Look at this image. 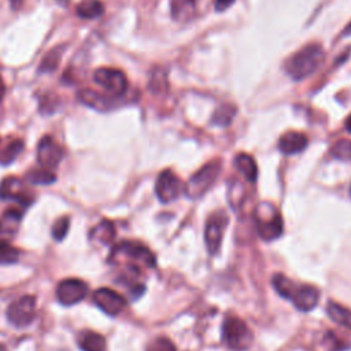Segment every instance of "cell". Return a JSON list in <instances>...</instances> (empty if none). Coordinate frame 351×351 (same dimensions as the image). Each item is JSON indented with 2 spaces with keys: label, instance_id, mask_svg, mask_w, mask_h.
I'll list each match as a JSON object with an SVG mask.
<instances>
[{
  "label": "cell",
  "instance_id": "f546056e",
  "mask_svg": "<svg viewBox=\"0 0 351 351\" xmlns=\"http://www.w3.org/2000/svg\"><path fill=\"white\" fill-rule=\"evenodd\" d=\"M145 351H177V350L173 341L169 340L167 337H156L148 344Z\"/></svg>",
  "mask_w": 351,
  "mask_h": 351
},
{
  "label": "cell",
  "instance_id": "603a6c76",
  "mask_svg": "<svg viewBox=\"0 0 351 351\" xmlns=\"http://www.w3.org/2000/svg\"><path fill=\"white\" fill-rule=\"evenodd\" d=\"M115 236V229L112 222L104 219L90 232V237L96 239L101 244H110Z\"/></svg>",
  "mask_w": 351,
  "mask_h": 351
},
{
  "label": "cell",
  "instance_id": "1f68e13d",
  "mask_svg": "<svg viewBox=\"0 0 351 351\" xmlns=\"http://www.w3.org/2000/svg\"><path fill=\"white\" fill-rule=\"evenodd\" d=\"M234 3V0H215L214 1V7L217 11H225L226 8H229L232 4Z\"/></svg>",
  "mask_w": 351,
  "mask_h": 351
},
{
  "label": "cell",
  "instance_id": "cb8c5ba5",
  "mask_svg": "<svg viewBox=\"0 0 351 351\" xmlns=\"http://www.w3.org/2000/svg\"><path fill=\"white\" fill-rule=\"evenodd\" d=\"M234 115H236V107L234 106L222 104L214 111L213 118H211V123H214L217 126H221V128L228 126L232 122Z\"/></svg>",
  "mask_w": 351,
  "mask_h": 351
},
{
  "label": "cell",
  "instance_id": "7402d4cb",
  "mask_svg": "<svg viewBox=\"0 0 351 351\" xmlns=\"http://www.w3.org/2000/svg\"><path fill=\"white\" fill-rule=\"evenodd\" d=\"M104 11V5L99 0H82L77 5V15L84 19L99 18Z\"/></svg>",
  "mask_w": 351,
  "mask_h": 351
},
{
  "label": "cell",
  "instance_id": "e0dca14e",
  "mask_svg": "<svg viewBox=\"0 0 351 351\" xmlns=\"http://www.w3.org/2000/svg\"><path fill=\"white\" fill-rule=\"evenodd\" d=\"M196 11V0H170L171 18L177 22L189 21Z\"/></svg>",
  "mask_w": 351,
  "mask_h": 351
},
{
  "label": "cell",
  "instance_id": "4316f807",
  "mask_svg": "<svg viewBox=\"0 0 351 351\" xmlns=\"http://www.w3.org/2000/svg\"><path fill=\"white\" fill-rule=\"evenodd\" d=\"M26 178L33 184H52L56 176L48 169H34L26 174Z\"/></svg>",
  "mask_w": 351,
  "mask_h": 351
},
{
  "label": "cell",
  "instance_id": "d4e9b609",
  "mask_svg": "<svg viewBox=\"0 0 351 351\" xmlns=\"http://www.w3.org/2000/svg\"><path fill=\"white\" fill-rule=\"evenodd\" d=\"M63 49H64L63 45L51 49V51L43 58V60H41V63H40V66H38V71H41V73H51V71H53V70L58 67V64H59V60H60V58H62Z\"/></svg>",
  "mask_w": 351,
  "mask_h": 351
},
{
  "label": "cell",
  "instance_id": "d6a6232c",
  "mask_svg": "<svg viewBox=\"0 0 351 351\" xmlns=\"http://www.w3.org/2000/svg\"><path fill=\"white\" fill-rule=\"evenodd\" d=\"M4 93H5V85H4V81L0 78V101H1V99L4 96Z\"/></svg>",
  "mask_w": 351,
  "mask_h": 351
},
{
  "label": "cell",
  "instance_id": "3957f363",
  "mask_svg": "<svg viewBox=\"0 0 351 351\" xmlns=\"http://www.w3.org/2000/svg\"><path fill=\"white\" fill-rule=\"evenodd\" d=\"M108 258L111 263L126 262L132 270L155 266L154 254L145 245L136 241H122L117 244Z\"/></svg>",
  "mask_w": 351,
  "mask_h": 351
},
{
  "label": "cell",
  "instance_id": "277c9868",
  "mask_svg": "<svg viewBox=\"0 0 351 351\" xmlns=\"http://www.w3.org/2000/svg\"><path fill=\"white\" fill-rule=\"evenodd\" d=\"M222 339L230 350L244 351L250 348L254 336L243 319L229 315L222 324Z\"/></svg>",
  "mask_w": 351,
  "mask_h": 351
},
{
  "label": "cell",
  "instance_id": "d6986e66",
  "mask_svg": "<svg viewBox=\"0 0 351 351\" xmlns=\"http://www.w3.org/2000/svg\"><path fill=\"white\" fill-rule=\"evenodd\" d=\"M234 166L236 169L243 174V177L250 181V182H255L256 177H258V167L256 163L254 160V158L248 154H239L234 158Z\"/></svg>",
  "mask_w": 351,
  "mask_h": 351
},
{
  "label": "cell",
  "instance_id": "8992f818",
  "mask_svg": "<svg viewBox=\"0 0 351 351\" xmlns=\"http://www.w3.org/2000/svg\"><path fill=\"white\" fill-rule=\"evenodd\" d=\"M221 171L219 160H213L204 165L200 170H197L185 185V192L189 197L202 196L217 180Z\"/></svg>",
  "mask_w": 351,
  "mask_h": 351
},
{
  "label": "cell",
  "instance_id": "f1b7e54d",
  "mask_svg": "<svg viewBox=\"0 0 351 351\" xmlns=\"http://www.w3.org/2000/svg\"><path fill=\"white\" fill-rule=\"evenodd\" d=\"M19 251L5 240H0V265H8L18 261Z\"/></svg>",
  "mask_w": 351,
  "mask_h": 351
},
{
  "label": "cell",
  "instance_id": "8fae6325",
  "mask_svg": "<svg viewBox=\"0 0 351 351\" xmlns=\"http://www.w3.org/2000/svg\"><path fill=\"white\" fill-rule=\"evenodd\" d=\"M62 158V147L51 136H44L37 147V160L41 165V167L52 170L60 163Z\"/></svg>",
  "mask_w": 351,
  "mask_h": 351
},
{
  "label": "cell",
  "instance_id": "9c48e42d",
  "mask_svg": "<svg viewBox=\"0 0 351 351\" xmlns=\"http://www.w3.org/2000/svg\"><path fill=\"white\" fill-rule=\"evenodd\" d=\"M182 188L184 186L181 180L171 170H163L158 176L155 184L156 196L162 203H170L176 200L182 193Z\"/></svg>",
  "mask_w": 351,
  "mask_h": 351
},
{
  "label": "cell",
  "instance_id": "5b68a950",
  "mask_svg": "<svg viewBox=\"0 0 351 351\" xmlns=\"http://www.w3.org/2000/svg\"><path fill=\"white\" fill-rule=\"evenodd\" d=\"M258 233L263 240H274L282 233V218L270 203H262L255 214Z\"/></svg>",
  "mask_w": 351,
  "mask_h": 351
},
{
  "label": "cell",
  "instance_id": "4dcf8cb0",
  "mask_svg": "<svg viewBox=\"0 0 351 351\" xmlns=\"http://www.w3.org/2000/svg\"><path fill=\"white\" fill-rule=\"evenodd\" d=\"M69 225H70V218H69V217H62V218H59V219L53 223V226H52V237H53L55 240L60 241V240L66 236V233H67V230H69Z\"/></svg>",
  "mask_w": 351,
  "mask_h": 351
},
{
  "label": "cell",
  "instance_id": "7c38bea8",
  "mask_svg": "<svg viewBox=\"0 0 351 351\" xmlns=\"http://www.w3.org/2000/svg\"><path fill=\"white\" fill-rule=\"evenodd\" d=\"M95 304L108 315H118L126 307V300L110 288H99L93 293Z\"/></svg>",
  "mask_w": 351,
  "mask_h": 351
},
{
  "label": "cell",
  "instance_id": "836d02e7",
  "mask_svg": "<svg viewBox=\"0 0 351 351\" xmlns=\"http://www.w3.org/2000/svg\"><path fill=\"white\" fill-rule=\"evenodd\" d=\"M344 37L346 36H351V21H350V23L344 27V30H343V33H341Z\"/></svg>",
  "mask_w": 351,
  "mask_h": 351
},
{
  "label": "cell",
  "instance_id": "ffe728a7",
  "mask_svg": "<svg viewBox=\"0 0 351 351\" xmlns=\"http://www.w3.org/2000/svg\"><path fill=\"white\" fill-rule=\"evenodd\" d=\"M22 213L16 208H8L4 211L1 219H0V233L1 234H14L21 223Z\"/></svg>",
  "mask_w": 351,
  "mask_h": 351
},
{
  "label": "cell",
  "instance_id": "52a82bcc",
  "mask_svg": "<svg viewBox=\"0 0 351 351\" xmlns=\"http://www.w3.org/2000/svg\"><path fill=\"white\" fill-rule=\"evenodd\" d=\"M93 81L101 86L108 96L121 97L128 90V80L126 75L118 69L101 67L93 73Z\"/></svg>",
  "mask_w": 351,
  "mask_h": 351
},
{
  "label": "cell",
  "instance_id": "484cf974",
  "mask_svg": "<svg viewBox=\"0 0 351 351\" xmlns=\"http://www.w3.org/2000/svg\"><path fill=\"white\" fill-rule=\"evenodd\" d=\"M23 143L21 140H14L8 143L1 151H0V165H10L15 160V158L22 152Z\"/></svg>",
  "mask_w": 351,
  "mask_h": 351
},
{
  "label": "cell",
  "instance_id": "7a4b0ae2",
  "mask_svg": "<svg viewBox=\"0 0 351 351\" xmlns=\"http://www.w3.org/2000/svg\"><path fill=\"white\" fill-rule=\"evenodd\" d=\"M271 282L277 293L289 299L300 311H310L318 303L319 292L313 285L296 284L284 274H274Z\"/></svg>",
  "mask_w": 351,
  "mask_h": 351
},
{
  "label": "cell",
  "instance_id": "6da1fadb",
  "mask_svg": "<svg viewBox=\"0 0 351 351\" xmlns=\"http://www.w3.org/2000/svg\"><path fill=\"white\" fill-rule=\"evenodd\" d=\"M324 59V48L319 44H308L284 62V70L292 80L302 81L314 74Z\"/></svg>",
  "mask_w": 351,
  "mask_h": 351
},
{
  "label": "cell",
  "instance_id": "5bb4252c",
  "mask_svg": "<svg viewBox=\"0 0 351 351\" xmlns=\"http://www.w3.org/2000/svg\"><path fill=\"white\" fill-rule=\"evenodd\" d=\"M0 197L4 200H16L21 204H29L32 197L27 195L23 182L16 177H7L0 184Z\"/></svg>",
  "mask_w": 351,
  "mask_h": 351
},
{
  "label": "cell",
  "instance_id": "ba28073f",
  "mask_svg": "<svg viewBox=\"0 0 351 351\" xmlns=\"http://www.w3.org/2000/svg\"><path fill=\"white\" fill-rule=\"evenodd\" d=\"M36 317V298L32 295L22 296L12 302L7 308V319L16 328L32 324Z\"/></svg>",
  "mask_w": 351,
  "mask_h": 351
},
{
  "label": "cell",
  "instance_id": "83f0119b",
  "mask_svg": "<svg viewBox=\"0 0 351 351\" xmlns=\"http://www.w3.org/2000/svg\"><path fill=\"white\" fill-rule=\"evenodd\" d=\"M332 156L340 160H351V140H339L330 148Z\"/></svg>",
  "mask_w": 351,
  "mask_h": 351
},
{
  "label": "cell",
  "instance_id": "2e32d148",
  "mask_svg": "<svg viewBox=\"0 0 351 351\" xmlns=\"http://www.w3.org/2000/svg\"><path fill=\"white\" fill-rule=\"evenodd\" d=\"M78 97L80 100L88 106V107H92L95 110H100V111H104V110H110L118 97H112V96H104L101 93H97L95 90H90V89H84L78 93Z\"/></svg>",
  "mask_w": 351,
  "mask_h": 351
},
{
  "label": "cell",
  "instance_id": "e575fe53",
  "mask_svg": "<svg viewBox=\"0 0 351 351\" xmlns=\"http://www.w3.org/2000/svg\"><path fill=\"white\" fill-rule=\"evenodd\" d=\"M346 129H347L348 133H351V114H350V117L346 121Z\"/></svg>",
  "mask_w": 351,
  "mask_h": 351
},
{
  "label": "cell",
  "instance_id": "9a60e30c",
  "mask_svg": "<svg viewBox=\"0 0 351 351\" xmlns=\"http://www.w3.org/2000/svg\"><path fill=\"white\" fill-rule=\"evenodd\" d=\"M308 144L307 137L300 132H287L278 140V148L282 154L293 155L302 152Z\"/></svg>",
  "mask_w": 351,
  "mask_h": 351
},
{
  "label": "cell",
  "instance_id": "4fadbf2b",
  "mask_svg": "<svg viewBox=\"0 0 351 351\" xmlns=\"http://www.w3.org/2000/svg\"><path fill=\"white\" fill-rule=\"evenodd\" d=\"M223 226H225V217H222L221 214H214L208 218L204 229V241L210 254H215L219 250Z\"/></svg>",
  "mask_w": 351,
  "mask_h": 351
},
{
  "label": "cell",
  "instance_id": "30bf717a",
  "mask_svg": "<svg viewBox=\"0 0 351 351\" xmlns=\"http://www.w3.org/2000/svg\"><path fill=\"white\" fill-rule=\"evenodd\" d=\"M88 293V285L78 278H67L58 284L56 299L64 306H71L81 302Z\"/></svg>",
  "mask_w": 351,
  "mask_h": 351
},
{
  "label": "cell",
  "instance_id": "d590c367",
  "mask_svg": "<svg viewBox=\"0 0 351 351\" xmlns=\"http://www.w3.org/2000/svg\"><path fill=\"white\" fill-rule=\"evenodd\" d=\"M350 193H351V189H350Z\"/></svg>",
  "mask_w": 351,
  "mask_h": 351
},
{
  "label": "cell",
  "instance_id": "ac0fdd59",
  "mask_svg": "<svg viewBox=\"0 0 351 351\" xmlns=\"http://www.w3.org/2000/svg\"><path fill=\"white\" fill-rule=\"evenodd\" d=\"M77 343L82 351H104L106 350V339L93 330H82L77 336Z\"/></svg>",
  "mask_w": 351,
  "mask_h": 351
},
{
  "label": "cell",
  "instance_id": "44dd1931",
  "mask_svg": "<svg viewBox=\"0 0 351 351\" xmlns=\"http://www.w3.org/2000/svg\"><path fill=\"white\" fill-rule=\"evenodd\" d=\"M326 313L329 318L335 322H337L341 326H346L351 329V310L346 306H341L336 302H329L326 306Z\"/></svg>",
  "mask_w": 351,
  "mask_h": 351
}]
</instances>
